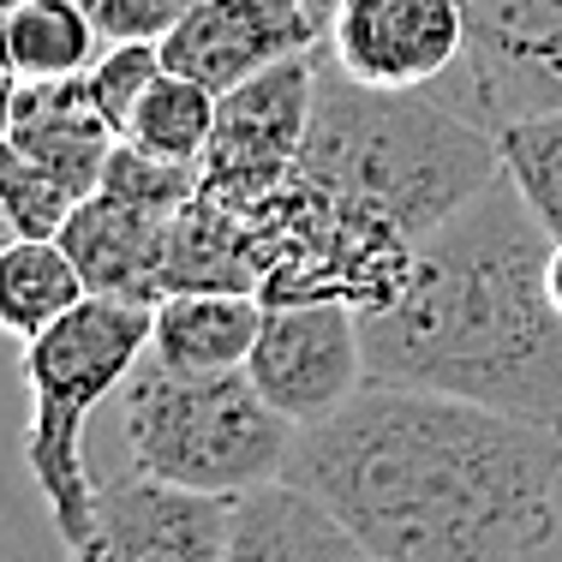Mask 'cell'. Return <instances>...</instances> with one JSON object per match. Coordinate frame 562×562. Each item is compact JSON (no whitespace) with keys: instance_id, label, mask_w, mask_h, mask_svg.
I'll list each match as a JSON object with an SVG mask.
<instances>
[{"instance_id":"cell-1","label":"cell","mask_w":562,"mask_h":562,"mask_svg":"<svg viewBox=\"0 0 562 562\" xmlns=\"http://www.w3.org/2000/svg\"><path fill=\"white\" fill-rule=\"evenodd\" d=\"M288 485L324 503L371 562H527L557 539L562 431L366 383L336 419L300 431Z\"/></svg>"},{"instance_id":"cell-2","label":"cell","mask_w":562,"mask_h":562,"mask_svg":"<svg viewBox=\"0 0 562 562\" xmlns=\"http://www.w3.org/2000/svg\"><path fill=\"white\" fill-rule=\"evenodd\" d=\"M551 246L508 180L413 246L401 293L359 312L366 378L383 390L454 395L562 431V312Z\"/></svg>"},{"instance_id":"cell-3","label":"cell","mask_w":562,"mask_h":562,"mask_svg":"<svg viewBox=\"0 0 562 562\" xmlns=\"http://www.w3.org/2000/svg\"><path fill=\"white\" fill-rule=\"evenodd\" d=\"M300 173L425 239L503 180L497 132L454 114L437 90H366L324 60Z\"/></svg>"},{"instance_id":"cell-4","label":"cell","mask_w":562,"mask_h":562,"mask_svg":"<svg viewBox=\"0 0 562 562\" xmlns=\"http://www.w3.org/2000/svg\"><path fill=\"white\" fill-rule=\"evenodd\" d=\"M120 437H126L132 473L227 503L288 479L293 443H300V431L251 390L246 371L180 378L150 353L120 390Z\"/></svg>"},{"instance_id":"cell-5","label":"cell","mask_w":562,"mask_h":562,"mask_svg":"<svg viewBox=\"0 0 562 562\" xmlns=\"http://www.w3.org/2000/svg\"><path fill=\"white\" fill-rule=\"evenodd\" d=\"M24 383H31V431H24V467L43 491L55 539L72 544L97 527V479L85 467V419L150 353V305L97 300L90 293L72 317H60L48 336L24 341Z\"/></svg>"},{"instance_id":"cell-6","label":"cell","mask_w":562,"mask_h":562,"mask_svg":"<svg viewBox=\"0 0 562 562\" xmlns=\"http://www.w3.org/2000/svg\"><path fill=\"white\" fill-rule=\"evenodd\" d=\"M251 251H258V300H341L353 312H378L401 293L413 270V246L395 222L329 186L293 173L263 204L246 210Z\"/></svg>"},{"instance_id":"cell-7","label":"cell","mask_w":562,"mask_h":562,"mask_svg":"<svg viewBox=\"0 0 562 562\" xmlns=\"http://www.w3.org/2000/svg\"><path fill=\"white\" fill-rule=\"evenodd\" d=\"M317 78H324V60L293 55L216 97V126H210L204 162H198V192L251 210L276 186H288L300 173L305 132L317 114Z\"/></svg>"},{"instance_id":"cell-8","label":"cell","mask_w":562,"mask_h":562,"mask_svg":"<svg viewBox=\"0 0 562 562\" xmlns=\"http://www.w3.org/2000/svg\"><path fill=\"white\" fill-rule=\"evenodd\" d=\"M467 55L437 85L454 114L485 132L562 109V0H461Z\"/></svg>"},{"instance_id":"cell-9","label":"cell","mask_w":562,"mask_h":562,"mask_svg":"<svg viewBox=\"0 0 562 562\" xmlns=\"http://www.w3.org/2000/svg\"><path fill=\"white\" fill-rule=\"evenodd\" d=\"M246 378L293 431L336 419L366 390V336L359 312L341 300H288L263 305L258 347L246 359Z\"/></svg>"},{"instance_id":"cell-10","label":"cell","mask_w":562,"mask_h":562,"mask_svg":"<svg viewBox=\"0 0 562 562\" xmlns=\"http://www.w3.org/2000/svg\"><path fill=\"white\" fill-rule=\"evenodd\" d=\"M329 66L366 90H437L467 55L461 0H336Z\"/></svg>"},{"instance_id":"cell-11","label":"cell","mask_w":562,"mask_h":562,"mask_svg":"<svg viewBox=\"0 0 562 562\" xmlns=\"http://www.w3.org/2000/svg\"><path fill=\"white\" fill-rule=\"evenodd\" d=\"M329 36L324 0H198L162 36L168 72L227 97L293 55H317Z\"/></svg>"},{"instance_id":"cell-12","label":"cell","mask_w":562,"mask_h":562,"mask_svg":"<svg viewBox=\"0 0 562 562\" xmlns=\"http://www.w3.org/2000/svg\"><path fill=\"white\" fill-rule=\"evenodd\" d=\"M227 497L173 491L126 467L97 485V527L66 562H227Z\"/></svg>"},{"instance_id":"cell-13","label":"cell","mask_w":562,"mask_h":562,"mask_svg":"<svg viewBox=\"0 0 562 562\" xmlns=\"http://www.w3.org/2000/svg\"><path fill=\"white\" fill-rule=\"evenodd\" d=\"M180 210L144 204V198H120V192H102L97 186V192L72 210V222L60 227V246H66V258L78 263V276H85V288L97 293V300L156 305L162 300L168 239H173Z\"/></svg>"},{"instance_id":"cell-14","label":"cell","mask_w":562,"mask_h":562,"mask_svg":"<svg viewBox=\"0 0 562 562\" xmlns=\"http://www.w3.org/2000/svg\"><path fill=\"white\" fill-rule=\"evenodd\" d=\"M0 138L36 162L48 180H60L72 198H90L102 186V168L114 156V126L102 120L90 78H60V85H19Z\"/></svg>"},{"instance_id":"cell-15","label":"cell","mask_w":562,"mask_h":562,"mask_svg":"<svg viewBox=\"0 0 562 562\" xmlns=\"http://www.w3.org/2000/svg\"><path fill=\"white\" fill-rule=\"evenodd\" d=\"M263 329L258 293H162L150 305V359L180 378L246 371Z\"/></svg>"},{"instance_id":"cell-16","label":"cell","mask_w":562,"mask_h":562,"mask_svg":"<svg viewBox=\"0 0 562 562\" xmlns=\"http://www.w3.org/2000/svg\"><path fill=\"white\" fill-rule=\"evenodd\" d=\"M227 562H371V551L317 497L276 479L234 503Z\"/></svg>"},{"instance_id":"cell-17","label":"cell","mask_w":562,"mask_h":562,"mask_svg":"<svg viewBox=\"0 0 562 562\" xmlns=\"http://www.w3.org/2000/svg\"><path fill=\"white\" fill-rule=\"evenodd\" d=\"M162 293H258V251H251L246 210L198 192L173 222Z\"/></svg>"},{"instance_id":"cell-18","label":"cell","mask_w":562,"mask_h":562,"mask_svg":"<svg viewBox=\"0 0 562 562\" xmlns=\"http://www.w3.org/2000/svg\"><path fill=\"white\" fill-rule=\"evenodd\" d=\"M102 31L85 0H19L0 24V60L19 85H60L85 78L102 55Z\"/></svg>"},{"instance_id":"cell-19","label":"cell","mask_w":562,"mask_h":562,"mask_svg":"<svg viewBox=\"0 0 562 562\" xmlns=\"http://www.w3.org/2000/svg\"><path fill=\"white\" fill-rule=\"evenodd\" d=\"M90 300L78 263L66 258L60 239H12L0 251V336L7 341H36L72 317Z\"/></svg>"},{"instance_id":"cell-20","label":"cell","mask_w":562,"mask_h":562,"mask_svg":"<svg viewBox=\"0 0 562 562\" xmlns=\"http://www.w3.org/2000/svg\"><path fill=\"white\" fill-rule=\"evenodd\" d=\"M210 126H216V90L192 85V78H180V72H162L144 90L138 109H132L120 144L156 156V162L198 168L204 162V144H210Z\"/></svg>"},{"instance_id":"cell-21","label":"cell","mask_w":562,"mask_h":562,"mask_svg":"<svg viewBox=\"0 0 562 562\" xmlns=\"http://www.w3.org/2000/svg\"><path fill=\"white\" fill-rule=\"evenodd\" d=\"M503 150V180L520 192V204L539 216L551 239H562V109L520 114L497 126Z\"/></svg>"},{"instance_id":"cell-22","label":"cell","mask_w":562,"mask_h":562,"mask_svg":"<svg viewBox=\"0 0 562 562\" xmlns=\"http://www.w3.org/2000/svg\"><path fill=\"white\" fill-rule=\"evenodd\" d=\"M0 198H7L12 222H19V239H60V227L85 204L60 180H48L36 162H24L7 138H0Z\"/></svg>"},{"instance_id":"cell-23","label":"cell","mask_w":562,"mask_h":562,"mask_svg":"<svg viewBox=\"0 0 562 562\" xmlns=\"http://www.w3.org/2000/svg\"><path fill=\"white\" fill-rule=\"evenodd\" d=\"M162 72H168L162 43H109V48L97 55V66H90L85 78H90V97H97L102 120L114 126V138L126 132L132 109H138L144 90H150Z\"/></svg>"},{"instance_id":"cell-24","label":"cell","mask_w":562,"mask_h":562,"mask_svg":"<svg viewBox=\"0 0 562 562\" xmlns=\"http://www.w3.org/2000/svg\"><path fill=\"white\" fill-rule=\"evenodd\" d=\"M198 0H85L102 43H162Z\"/></svg>"},{"instance_id":"cell-25","label":"cell","mask_w":562,"mask_h":562,"mask_svg":"<svg viewBox=\"0 0 562 562\" xmlns=\"http://www.w3.org/2000/svg\"><path fill=\"white\" fill-rule=\"evenodd\" d=\"M19 7V0H0V24H7V12ZM12 97H19V78L7 72V60H0V132H7V114H12Z\"/></svg>"},{"instance_id":"cell-26","label":"cell","mask_w":562,"mask_h":562,"mask_svg":"<svg viewBox=\"0 0 562 562\" xmlns=\"http://www.w3.org/2000/svg\"><path fill=\"white\" fill-rule=\"evenodd\" d=\"M551 300H557V312H562V239L551 246Z\"/></svg>"},{"instance_id":"cell-27","label":"cell","mask_w":562,"mask_h":562,"mask_svg":"<svg viewBox=\"0 0 562 562\" xmlns=\"http://www.w3.org/2000/svg\"><path fill=\"white\" fill-rule=\"evenodd\" d=\"M12 239H19V222H12V210H7V198H0V251L12 246Z\"/></svg>"}]
</instances>
